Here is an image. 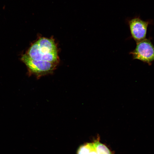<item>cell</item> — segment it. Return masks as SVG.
Instances as JSON below:
<instances>
[{"instance_id":"4","label":"cell","mask_w":154,"mask_h":154,"mask_svg":"<svg viewBox=\"0 0 154 154\" xmlns=\"http://www.w3.org/2000/svg\"><path fill=\"white\" fill-rule=\"evenodd\" d=\"M77 154H112L109 149L98 141L86 143L78 149Z\"/></svg>"},{"instance_id":"2","label":"cell","mask_w":154,"mask_h":154,"mask_svg":"<svg viewBox=\"0 0 154 154\" xmlns=\"http://www.w3.org/2000/svg\"><path fill=\"white\" fill-rule=\"evenodd\" d=\"M129 54L132 55L133 59L139 60L149 65L154 61V46L148 39L136 43L135 49Z\"/></svg>"},{"instance_id":"3","label":"cell","mask_w":154,"mask_h":154,"mask_svg":"<svg viewBox=\"0 0 154 154\" xmlns=\"http://www.w3.org/2000/svg\"><path fill=\"white\" fill-rule=\"evenodd\" d=\"M127 22L132 38L136 43L145 39L149 25L153 23L151 20L144 21L139 16L128 19Z\"/></svg>"},{"instance_id":"1","label":"cell","mask_w":154,"mask_h":154,"mask_svg":"<svg viewBox=\"0 0 154 154\" xmlns=\"http://www.w3.org/2000/svg\"><path fill=\"white\" fill-rule=\"evenodd\" d=\"M21 60L27 66L29 74L35 75L37 79L52 74L57 65L56 63L47 61L32 59L25 54L22 56Z\"/></svg>"},{"instance_id":"5","label":"cell","mask_w":154,"mask_h":154,"mask_svg":"<svg viewBox=\"0 0 154 154\" xmlns=\"http://www.w3.org/2000/svg\"><path fill=\"white\" fill-rule=\"evenodd\" d=\"M40 52L44 55L57 53L55 43L52 39L44 37L40 38L36 41Z\"/></svg>"}]
</instances>
